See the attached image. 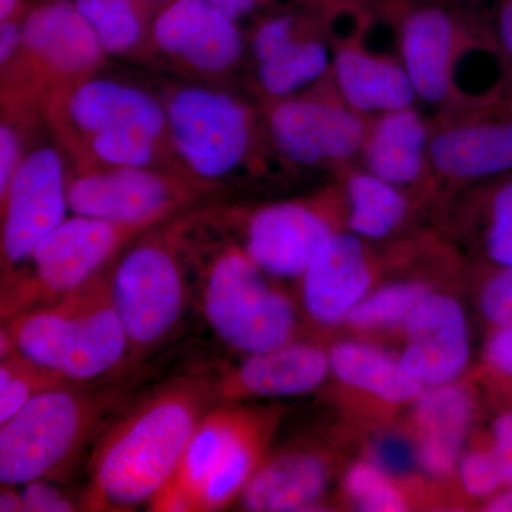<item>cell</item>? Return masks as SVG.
I'll list each match as a JSON object with an SVG mask.
<instances>
[{"label": "cell", "mask_w": 512, "mask_h": 512, "mask_svg": "<svg viewBox=\"0 0 512 512\" xmlns=\"http://www.w3.org/2000/svg\"><path fill=\"white\" fill-rule=\"evenodd\" d=\"M215 406L207 377H183L146 397L97 443L83 507L123 511L150 503L173 476L192 431Z\"/></svg>", "instance_id": "obj_1"}, {"label": "cell", "mask_w": 512, "mask_h": 512, "mask_svg": "<svg viewBox=\"0 0 512 512\" xmlns=\"http://www.w3.org/2000/svg\"><path fill=\"white\" fill-rule=\"evenodd\" d=\"M114 262L62 298L3 320L15 349L72 383L119 369L130 346L114 303Z\"/></svg>", "instance_id": "obj_2"}, {"label": "cell", "mask_w": 512, "mask_h": 512, "mask_svg": "<svg viewBox=\"0 0 512 512\" xmlns=\"http://www.w3.org/2000/svg\"><path fill=\"white\" fill-rule=\"evenodd\" d=\"M266 424L261 414L218 404L195 430L173 476L148 503L161 512H210L239 498L261 464Z\"/></svg>", "instance_id": "obj_3"}, {"label": "cell", "mask_w": 512, "mask_h": 512, "mask_svg": "<svg viewBox=\"0 0 512 512\" xmlns=\"http://www.w3.org/2000/svg\"><path fill=\"white\" fill-rule=\"evenodd\" d=\"M120 397L114 387L66 383L30 400L0 424V483L16 487L55 477Z\"/></svg>", "instance_id": "obj_4"}, {"label": "cell", "mask_w": 512, "mask_h": 512, "mask_svg": "<svg viewBox=\"0 0 512 512\" xmlns=\"http://www.w3.org/2000/svg\"><path fill=\"white\" fill-rule=\"evenodd\" d=\"M153 222H116L76 215L43 238L28 258L2 275V320L46 305L109 266Z\"/></svg>", "instance_id": "obj_5"}, {"label": "cell", "mask_w": 512, "mask_h": 512, "mask_svg": "<svg viewBox=\"0 0 512 512\" xmlns=\"http://www.w3.org/2000/svg\"><path fill=\"white\" fill-rule=\"evenodd\" d=\"M239 245L222 247L202 274V312L215 335L242 355L292 342L296 311Z\"/></svg>", "instance_id": "obj_6"}, {"label": "cell", "mask_w": 512, "mask_h": 512, "mask_svg": "<svg viewBox=\"0 0 512 512\" xmlns=\"http://www.w3.org/2000/svg\"><path fill=\"white\" fill-rule=\"evenodd\" d=\"M433 180L477 185L512 173V92L498 82L436 111L429 144Z\"/></svg>", "instance_id": "obj_7"}, {"label": "cell", "mask_w": 512, "mask_h": 512, "mask_svg": "<svg viewBox=\"0 0 512 512\" xmlns=\"http://www.w3.org/2000/svg\"><path fill=\"white\" fill-rule=\"evenodd\" d=\"M178 232L150 234L114 262V303L126 329L128 359L150 352L177 326L188 299Z\"/></svg>", "instance_id": "obj_8"}, {"label": "cell", "mask_w": 512, "mask_h": 512, "mask_svg": "<svg viewBox=\"0 0 512 512\" xmlns=\"http://www.w3.org/2000/svg\"><path fill=\"white\" fill-rule=\"evenodd\" d=\"M397 50L417 99L436 111L468 94L457 82L458 64L474 50L497 57L493 25L463 18L451 6L423 0L399 10L393 22Z\"/></svg>", "instance_id": "obj_9"}, {"label": "cell", "mask_w": 512, "mask_h": 512, "mask_svg": "<svg viewBox=\"0 0 512 512\" xmlns=\"http://www.w3.org/2000/svg\"><path fill=\"white\" fill-rule=\"evenodd\" d=\"M269 104L266 136L286 163L342 173L360 165L369 119L343 103L330 74L315 94Z\"/></svg>", "instance_id": "obj_10"}, {"label": "cell", "mask_w": 512, "mask_h": 512, "mask_svg": "<svg viewBox=\"0 0 512 512\" xmlns=\"http://www.w3.org/2000/svg\"><path fill=\"white\" fill-rule=\"evenodd\" d=\"M168 134L192 177L217 183L245 164L255 143V117L242 101L188 86L168 100Z\"/></svg>", "instance_id": "obj_11"}, {"label": "cell", "mask_w": 512, "mask_h": 512, "mask_svg": "<svg viewBox=\"0 0 512 512\" xmlns=\"http://www.w3.org/2000/svg\"><path fill=\"white\" fill-rule=\"evenodd\" d=\"M214 188L192 177L154 173L148 168L106 167L84 171L67 185L74 215L116 222L161 224Z\"/></svg>", "instance_id": "obj_12"}, {"label": "cell", "mask_w": 512, "mask_h": 512, "mask_svg": "<svg viewBox=\"0 0 512 512\" xmlns=\"http://www.w3.org/2000/svg\"><path fill=\"white\" fill-rule=\"evenodd\" d=\"M62 157L42 147L23 157L2 205V275L22 264L53 229L66 220L69 208Z\"/></svg>", "instance_id": "obj_13"}, {"label": "cell", "mask_w": 512, "mask_h": 512, "mask_svg": "<svg viewBox=\"0 0 512 512\" xmlns=\"http://www.w3.org/2000/svg\"><path fill=\"white\" fill-rule=\"evenodd\" d=\"M150 33L161 52L200 73L228 72L244 53L237 20L207 0H167L156 10Z\"/></svg>", "instance_id": "obj_14"}, {"label": "cell", "mask_w": 512, "mask_h": 512, "mask_svg": "<svg viewBox=\"0 0 512 512\" xmlns=\"http://www.w3.org/2000/svg\"><path fill=\"white\" fill-rule=\"evenodd\" d=\"M335 232L328 217L315 205L276 202L249 217L242 248L271 278H301Z\"/></svg>", "instance_id": "obj_15"}, {"label": "cell", "mask_w": 512, "mask_h": 512, "mask_svg": "<svg viewBox=\"0 0 512 512\" xmlns=\"http://www.w3.org/2000/svg\"><path fill=\"white\" fill-rule=\"evenodd\" d=\"M407 345L400 360L423 386L454 383L470 362L471 345L463 306L441 293H429L404 323Z\"/></svg>", "instance_id": "obj_16"}, {"label": "cell", "mask_w": 512, "mask_h": 512, "mask_svg": "<svg viewBox=\"0 0 512 512\" xmlns=\"http://www.w3.org/2000/svg\"><path fill=\"white\" fill-rule=\"evenodd\" d=\"M365 26L333 40L330 80L346 106L370 117L416 106L417 94L402 60L365 45Z\"/></svg>", "instance_id": "obj_17"}, {"label": "cell", "mask_w": 512, "mask_h": 512, "mask_svg": "<svg viewBox=\"0 0 512 512\" xmlns=\"http://www.w3.org/2000/svg\"><path fill=\"white\" fill-rule=\"evenodd\" d=\"M245 356L239 365L222 367L217 377H211L218 404L309 393L330 373L329 352L312 343L292 340L279 348Z\"/></svg>", "instance_id": "obj_18"}, {"label": "cell", "mask_w": 512, "mask_h": 512, "mask_svg": "<svg viewBox=\"0 0 512 512\" xmlns=\"http://www.w3.org/2000/svg\"><path fill=\"white\" fill-rule=\"evenodd\" d=\"M22 26V50L57 79H87L103 63L106 52L73 0H37Z\"/></svg>", "instance_id": "obj_19"}, {"label": "cell", "mask_w": 512, "mask_h": 512, "mask_svg": "<svg viewBox=\"0 0 512 512\" xmlns=\"http://www.w3.org/2000/svg\"><path fill=\"white\" fill-rule=\"evenodd\" d=\"M372 278L363 239L350 231L335 232L301 276L306 313L319 325L348 322L370 292Z\"/></svg>", "instance_id": "obj_20"}, {"label": "cell", "mask_w": 512, "mask_h": 512, "mask_svg": "<svg viewBox=\"0 0 512 512\" xmlns=\"http://www.w3.org/2000/svg\"><path fill=\"white\" fill-rule=\"evenodd\" d=\"M431 119L416 106L370 117L360 165L400 190L433 180L429 144Z\"/></svg>", "instance_id": "obj_21"}, {"label": "cell", "mask_w": 512, "mask_h": 512, "mask_svg": "<svg viewBox=\"0 0 512 512\" xmlns=\"http://www.w3.org/2000/svg\"><path fill=\"white\" fill-rule=\"evenodd\" d=\"M64 110L86 140L101 131L137 130L160 141L168 131L167 110L156 97L114 80L84 79L74 84Z\"/></svg>", "instance_id": "obj_22"}, {"label": "cell", "mask_w": 512, "mask_h": 512, "mask_svg": "<svg viewBox=\"0 0 512 512\" xmlns=\"http://www.w3.org/2000/svg\"><path fill=\"white\" fill-rule=\"evenodd\" d=\"M256 83L269 101L296 96L322 83L332 67V45L298 26H281L266 33L252 49Z\"/></svg>", "instance_id": "obj_23"}, {"label": "cell", "mask_w": 512, "mask_h": 512, "mask_svg": "<svg viewBox=\"0 0 512 512\" xmlns=\"http://www.w3.org/2000/svg\"><path fill=\"white\" fill-rule=\"evenodd\" d=\"M414 402L419 429L417 464L431 477H446L463 457L464 441L474 419L473 396L454 382L426 387Z\"/></svg>", "instance_id": "obj_24"}, {"label": "cell", "mask_w": 512, "mask_h": 512, "mask_svg": "<svg viewBox=\"0 0 512 512\" xmlns=\"http://www.w3.org/2000/svg\"><path fill=\"white\" fill-rule=\"evenodd\" d=\"M328 484L325 458L308 450L285 451L259 464L239 500L254 512L315 510Z\"/></svg>", "instance_id": "obj_25"}, {"label": "cell", "mask_w": 512, "mask_h": 512, "mask_svg": "<svg viewBox=\"0 0 512 512\" xmlns=\"http://www.w3.org/2000/svg\"><path fill=\"white\" fill-rule=\"evenodd\" d=\"M330 373L346 386L365 390L383 402H412L423 390L386 350L363 342L346 340L329 350Z\"/></svg>", "instance_id": "obj_26"}, {"label": "cell", "mask_w": 512, "mask_h": 512, "mask_svg": "<svg viewBox=\"0 0 512 512\" xmlns=\"http://www.w3.org/2000/svg\"><path fill=\"white\" fill-rule=\"evenodd\" d=\"M348 228L363 241H380L397 231L407 215L406 191L370 173L362 165L343 171Z\"/></svg>", "instance_id": "obj_27"}, {"label": "cell", "mask_w": 512, "mask_h": 512, "mask_svg": "<svg viewBox=\"0 0 512 512\" xmlns=\"http://www.w3.org/2000/svg\"><path fill=\"white\" fill-rule=\"evenodd\" d=\"M96 33L106 55L136 49L150 32L154 3L150 0H73Z\"/></svg>", "instance_id": "obj_28"}, {"label": "cell", "mask_w": 512, "mask_h": 512, "mask_svg": "<svg viewBox=\"0 0 512 512\" xmlns=\"http://www.w3.org/2000/svg\"><path fill=\"white\" fill-rule=\"evenodd\" d=\"M0 424L40 393L72 383L13 349L0 355Z\"/></svg>", "instance_id": "obj_29"}, {"label": "cell", "mask_w": 512, "mask_h": 512, "mask_svg": "<svg viewBox=\"0 0 512 512\" xmlns=\"http://www.w3.org/2000/svg\"><path fill=\"white\" fill-rule=\"evenodd\" d=\"M429 286L416 281L393 282L369 292L350 313L348 322L362 330L386 329L404 325L416 306L427 295Z\"/></svg>", "instance_id": "obj_30"}, {"label": "cell", "mask_w": 512, "mask_h": 512, "mask_svg": "<svg viewBox=\"0 0 512 512\" xmlns=\"http://www.w3.org/2000/svg\"><path fill=\"white\" fill-rule=\"evenodd\" d=\"M484 185V251L498 268L512 266V173L501 175Z\"/></svg>", "instance_id": "obj_31"}, {"label": "cell", "mask_w": 512, "mask_h": 512, "mask_svg": "<svg viewBox=\"0 0 512 512\" xmlns=\"http://www.w3.org/2000/svg\"><path fill=\"white\" fill-rule=\"evenodd\" d=\"M90 154L106 167L148 168L156 160L158 140L143 131H101L87 138Z\"/></svg>", "instance_id": "obj_32"}, {"label": "cell", "mask_w": 512, "mask_h": 512, "mask_svg": "<svg viewBox=\"0 0 512 512\" xmlns=\"http://www.w3.org/2000/svg\"><path fill=\"white\" fill-rule=\"evenodd\" d=\"M345 490L360 511L402 512L407 510L392 477L375 463H357L345 476Z\"/></svg>", "instance_id": "obj_33"}, {"label": "cell", "mask_w": 512, "mask_h": 512, "mask_svg": "<svg viewBox=\"0 0 512 512\" xmlns=\"http://www.w3.org/2000/svg\"><path fill=\"white\" fill-rule=\"evenodd\" d=\"M464 491L474 498H490L504 487L500 467L493 451H471L458 464Z\"/></svg>", "instance_id": "obj_34"}, {"label": "cell", "mask_w": 512, "mask_h": 512, "mask_svg": "<svg viewBox=\"0 0 512 512\" xmlns=\"http://www.w3.org/2000/svg\"><path fill=\"white\" fill-rule=\"evenodd\" d=\"M480 308L495 328L512 325V266H503L485 282Z\"/></svg>", "instance_id": "obj_35"}, {"label": "cell", "mask_w": 512, "mask_h": 512, "mask_svg": "<svg viewBox=\"0 0 512 512\" xmlns=\"http://www.w3.org/2000/svg\"><path fill=\"white\" fill-rule=\"evenodd\" d=\"M372 463L382 468L390 477L394 474H406L413 466H419L416 447L396 436L384 437L376 444Z\"/></svg>", "instance_id": "obj_36"}, {"label": "cell", "mask_w": 512, "mask_h": 512, "mask_svg": "<svg viewBox=\"0 0 512 512\" xmlns=\"http://www.w3.org/2000/svg\"><path fill=\"white\" fill-rule=\"evenodd\" d=\"M500 82L512 92V0H497L493 22Z\"/></svg>", "instance_id": "obj_37"}, {"label": "cell", "mask_w": 512, "mask_h": 512, "mask_svg": "<svg viewBox=\"0 0 512 512\" xmlns=\"http://www.w3.org/2000/svg\"><path fill=\"white\" fill-rule=\"evenodd\" d=\"M23 505L29 512H69L76 510L72 501L47 480L32 481L23 490Z\"/></svg>", "instance_id": "obj_38"}, {"label": "cell", "mask_w": 512, "mask_h": 512, "mask_svg": "<svg viewBox=\"0 0 512 512\" xmlns=\"http://www.w3.org/2000/svg\"><path fill=\"white\" fill-rule=\"evenodd\" d=\"M22 140L9 123L0 126V198L6 194L13 175L23 160Z\"/></svg>", "instance_id": "obj_39"}, {"label": "cell", "mask_w": 512, "mask_h": 512, "mask_svg": "<svg viewBox=\"0 0 512 512\" xmlns=\"http://www.w3.org/2000/svg\"><path fill=\"white\" fill-rule=\"evenodd\" d=\"M493 451L505 488H512V412L498 416L493 424Z\"/></svg>", "instance_id": "obj_40"}, {"label": "cell", "mask_w": 512, "mask_h": 512, "mask_svg": "<svg viewBox=\"0 0 512 512\" xmlns=\"http://www.w3.org/2000/svg\"><path fill=\"white\" fill-rule=\"evenodd\" d=\"M488 365L512 379V325L495 328L485 346Z\"/></svg>", "instance_id": "obj_41"}, {"label": "cell", "mask_w": 512, "mask_h": 512, "mask_svg": "<svg viewBox=\"0 0 512 512\" xmlns=\"http://www.w3.org/2000/svg\"><path fill=\"white\" fill-rule=\"evenodd\" d=\"M22 19H9L0 22V63L2 66L18 55L23 47Z\"/></svg>", "instance_id": "obj_42"}, {"label": "cell", "mask_w": 512, "mask_h": 512, "mask_svg": "<svg viewBox=\"0 0 512 512\" xmlns=\"http://www.w3.org/2000/svg\"><path fill=\"white\" fill-rule=\"evenodd\" d=\"M229 18L238 20L251 15L265 0H207Z\"/></svg>", "instance_id": "obj_43"}, {"label": "cell", "mask_w": 512, "mask_h": 512, "mask_svg": "<svg viewBox=\"0 0 512 512\" xmlns=\"http://www.w3.org/2000/svg\"><path fill=\"white\" fill-rule=\"evenodd\" d=\"M0 511L2 512H22L25 511L23 505V495L15 490V485H3L0 493Z\"/></svg>", "instance_id": "obj_44"}, {"label": "cell", "mask_w": 512, "mask_h": 512, "mask_svg": "<svg viewBox=\"0 0 512 512\" xmlns=\"http://www.w3.org/2000/svg\"><path fill=\"white\" fill-rule=\"evenodd\" d=\"M25 0H0V22L9 19H22L28 12Z\"/></svg>", "instance_id": "obj_45"}, {"label": "cell", "mask_w": 512, "mask_h": 512, "mask_svg": "<svg viewBox=\"0 0 512 512\" xmlns=\"http://www.w3.org/2000/svg\"><path fill=\"white\" fill-rule=\"evenodd\" d=\"M488 511L494 512H512V488H505L504 491H498L487 504Z\"/></svg>", "instance_id": "obj_46"}, {"label": "cell", "mask_w": 512, "mask_h": 512, "mask_svg": "<svg viewBox=\"0 0 512 512\" xmlns=\"http://www.w3.org/2000/svg\"><path fill=\"white\" fill-rule=\"evenodd\" d=\"M429 2L441 3V5H447L454 8V5H458V3H476L478 0H429Z\"/></svg>", "instance_id": "obj_47"}, {"label": "cell", "mask_w": 512, "mask_h": 512, "mask_svg": "<svg viewBox=\"0 0 512 512\" xmlns=\"http://www.w3.org/2000/svg\"><path fill=\"white\" fill-rule=\"evenodd\" d=\"M150 2L156 3V2H167V0H150Z\"/></svg>", "instance_id": "obj_48"}]
</instances>
